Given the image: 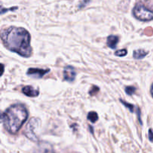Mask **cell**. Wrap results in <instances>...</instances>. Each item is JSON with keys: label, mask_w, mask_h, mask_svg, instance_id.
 <instances>
[{"label": "cell", "mask_w": 153, "mask_h": 153, "mask_svg": "<svg viewBox=\"0 0 153 153\" xmlns=\"http://www.w3.org/2000/svg\"><path fill=\"white\" fill-rule=\"evenodd\" d=\"M127 55V50L125 49H121V50H117L116 52H115V55H117V56L123 57V56H125V55Z\"/></svg>", "instance_id": "13"}, {"label": "cell", "mask_w": 153, "mask_h": 153, "mask_svg": "<svg viewBox=\"0 0 153 153\" xmlns=\"http://www.w3.org/2000/svg\"><path fill=\"white\" fill-rule=\"evenodd\" d=\"M40 126V121L37 118H31L28 123L24 130V134L28 137L31 141H38V136L37 134V131H38Z\"/></svg>", "instance_id": "4"}, {"label": "cell", "mask_w": 153, "mask_h": 153, "mask_svg": "<svg viewBox=\"0 0 153 153\" xmlns=\"http://www.w3.org/2000/svg\"><path fill=\"white\" fill-rule=\"evenodd\" d=\"M99 91H100V88H99L98 87H97V86H93L92 89H91V91H89V94H91V96H94V94H97V93Z\"/></svg>", "instance_id": "14"}, {"label": "cell", "mask_w": 153, "mask_h": 153, "mask_svg": "<svg viewBox=\"0 0 153 153\" xmlns=\"http://www.w3.org/2000/svg\"><path fill=\"white\" fill-rule=\"evenodd\" d=\"M16 9H17V7H11V8H10V9H1V13H4V11H7V10H16Z\"/></svg>", "instance_id": "18"}, {"label": "cell", "mask_w": 153, "mask_h": 153, "mask_svg": "<svg viewBox=\"0 0 153 153\" xmlns=\"http://www.w3.org/2000/svg\"><path fill=\"white\" fill-rule=\"evenodd\" d=\"M125 91L128 96H131V95H133V94H135L136 88H134V87L128 86V87H126V88Z\"/></svg>", "instance_id": "11"}, {"label": "cell", "mask_w": 153, "mask_h": 153, "mask_svg": "<svg viewBox=\"0 0 153 153\" xmlns=\"http://www.w3.org/2000/svg\"><path fill=\"white\" fill-rule=\"evenodd\" d=\"M28 117V111L23 105L15 104L6 109L1 115V120L6 130L15 134L22 128Z\"/></svg>", "instance_id": "2"}, {"label": "cell", "mask_w": 153, "mask_h": 153, "mask_svg": "<svg viewBox=\"0 0 153 153\" xmlns=\"http://www.w3.org/2000/svg\"><path fill=\"white\" fill-rule=\"evenodd\" d=\"M22 92L27 97H36L39 95V91L34 89L31 86H25L22 89Z\"/></svg>", "instance_id": "7"}, {"label": "cell", "mask_w": 153, "mask_h": 153, "mask_svg": "<svg viewBox=\"0 0 153 153\" xmlns=\"http://www.w3.org/2000/svg\"><path fill=\"white\" fill-rule=\"evenodd\" d=\"M49 72V69L46 70H43V69L39 68H30L28 70L27 75L32 78H36V79H40L43 76Z\"/></svg>", "instance_id": "6"}, {"label": "cell", "mask_w": 153, "mask_h": 153, "mask_svg": "<svg viewBox=\"0 0 153 153\" xmlns=\"http://www.w3.org/2000/svg\"><path fill=\"white\" fill-rule=\"evenodd\" d=\"M144 34H146V35H148V36H151L153 34V30L152 29V28H146V29H145L144 31Z\"/></svg>", "instance_id": "15"}, {"label": "cell", "mask_w": 153, "mask_h": 153, "mask_svg": "<svg viewBox=\"0 0 153 153\" xmlns=\"http://www.w3.org/2000/svg\"><path fill=\"white\" fill-rule=\"evenodd\" d=\"M148 55V52L143 50V49H137L133 52V57L135 59H143V58Z\"/></svg>", "instance_id": "9"}, {"label": "cell", "mask_w": 153, "mask_h": 153, "mask_svg": "<svg viewBox=\"0 0 153 153\" xmlns=\"http://www.w3.org/2000/svg\"><path fill=\"white\" fill-rule=\"evenodd\" d=\"M43 153H55V151L52 149V148H49V149H45L44 152Z\"/></svg>", "instance_id": "17"}, {"label": "cell", "mask_w": 153, "mask_h": 153, "mask_svg": "<svg viewBox=\"0 0 153 153\" xmlns=\"http://www.w3.org/2000/svg\"><path fill=\"white\" fill-rule=\"evenodd\" d=\"M134 17L140 21L153 19V0H140L133 9Z\"/></svg>", "instance_id": "3"}, {"label": "cell", "mask_w": 153, "mask_h": 153, "mask_svg": "<svg viewBox=\"0 0 153 153\" xmlns=\"http://www.w3.org/2000/svg\"><path fill=\"white\" fill-rule=\"evenodd\" d=\"M151 94H152V96L153 97V84H152V87H151Z\"/></svg>", "instance_id": "20"}, {"label": "cell", "mask_w": 153, "mask_h": 153, "mask_svg": "<svg viewBox=\"0 0 153 153\" xmlns=\"http://www.w3.org/2000/svg\"><path fill=\"white\" fill-rule=\"evenodd\" d=\"M120 101L121 102H122L123 104L124 105H125L126 107L127 108L129 109L130 111H131V112H134V108H135V106H134V105H131V104H130V103L126 102L123 101V100H120Z\"/></svg>", "instance_id": "12"}, {"label": "cell", "mask_w": 153, "mask_h": 153, "mask_svg": "<svg viewBox=\"0 0 153 153\" xmlns=\"http://www.w3.org/2000/svg\"><path fill=\"white\" fill-rule=\"evenodd\" d=\"M1 39L4 46L11 52H16L25 58H29L31 55V37L25 28L10 27L2 31Z\"/></svg>", "instance_id": "1"}, {"label": "cell", "mask_w": 153, "mask_h": 153, "mask_svg": "<svg viewBox=\"0 0 153 153\" xmlns=\"http://www.w3.org/2000/svg\"><path fill=\"white\" fill-rule=\"evenodd\" d=\"M90 0H85V3H83V4H82L80 5V7H83V6H85V4H87V3L88 2V1H89Z\"/></svg>", "instance_id": "19"}, {"label": "cell", "mask_w": 153, "mask_h": 153, "mask_svg": "<svg viewBox=\"0 0 153 153\" xmlns=\"http://www.w3.org/2000/svg\"><path fill=\"white\" fill-rule=\"evenodd\" d=\"M76 76V70L72 66H67L64 70V79L67 82H72L75 80Z\"/></svg>", "instance_id": "5"}, {"label": "cell", "mask_w": 153, "mask_h": 153, "mask_svg": "<svg viewBox=\"0 0 153 153\" xmlns=\"http://www.w3.org/2000/svg\"><path fill=\"white\" fill-rule=\"evenodd\" d=\"M118 42H119V37L115 35H110L108 37L107 45L111 49H115L117 47Z\"/></svg>", "instance_id": "8"}, {"label": "cell", "mask_w": 153, "mask_h": 153, "mask_svg": "<svg viewBox=\"0 0 153 153\" xmlns=\"http://www.w3.org/2000/svg\"><path fill=\"white\" fill-rule=\"evenodd\" d=\"M149 139L151 142L153 143V129L152 128L149 130Z\"/></svg>", "instance_id": "16"}, {"label": "cell", "mask_w": 153, "mask_h": 153, "mask_svg": "<svg viewBox=\"0 0 153 153\" xmlns=\"http://www.w3.org/2000/svg\"><path fill=\"white\" fill-rule=\"evenodd\" d=\"M88 119L91 121V123H94L97 122L99 119L98 114H97V112L95 111H91L88 113Z\"/></svg>", "instance_id": "10"}]
</instances>
